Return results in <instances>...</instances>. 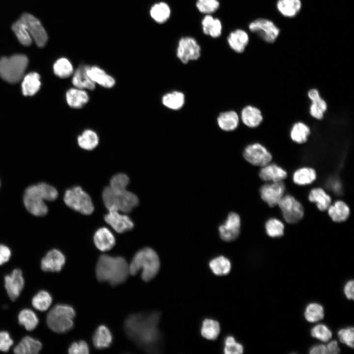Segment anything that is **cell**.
Wrapping results in <instances>:
<instances>
[{"label":"cell","instance_id":"cell-47","mask_svg":"<svg viewBox=\"0 0 354 354\" xmlns=\"http://www.w3.org/2000/svg\"><path fill=\"white\" fill-rule=\"evenodd\" d=\"M265 228L267 234L270 237H280L283 235L284 224L277 219L271 218L268 220L266 223Z\"/></svg>","mask_w":354,"mask_h":354},{"label":"cell","instance_id":"cell-50","mask_svg":"<svg viewBox=\"0 0 354 354\" xmlns=\"http://www.w3.org/2000/svg\"><path fill=\"white\" fill-rule=\"evenodd\" d=\"M224 352L226 354H240L243 352V348L233 337L228 336L225 340Z\"/></svg>","mask_w":354,"mask_h":354},{"label":"cell","instance_id":"cell-4","mask_svg":"<svg viewBox=\"0 0 354 354\" xmlns=\"http://www.w3.org/2000/svg\"><path fill=\"white\" fill-rule=\"evenodd\" d=\"M159 268V257L153 249L149 247L139 250L129 265L131 275H135L142 269L141 277L145 282H148L154 278Z\"/></svg>","mask_w":354,"mask_h":354},{"label":"cell","instance_id":"cell-53","mask_svg":"<svg viewBox=\"0 0 354 354\" xmlns=\"http://www.w3.org/2000/svg\"><path fill=\"white\" fill-rule=\"evenodd\" d=\"M70 354H88L89 353V347L87 342L83 340L75 342L68 348Z\"/></svg>","mask_w":354,"mask_h":354},{"label":"cell","instance_id":"cell-37","mask_svg":"<svg viewBox=\"0 0 354 354\" xmlns=\"http://www.w3.org/2000/svg\"><path fill=\"white\" fill-rule=\"evenodd\" d=\"M316 178L315 171L311 168L303 167L295 172L293 176V181L298 185H307L313 182Z\"/></svg>","mask_w":354,"mask_h":354},{"label":"cell","instance_id":"cell-39","mask_svg":"<svg viewBox=\"0 0 354 354\" xmlns=\"http://www.w3.org/2000/svg\"><path fill=\"white\" fill-rule=\"evenodd\" d=\"M310 134L309 127L301 122L295 123L292 128L290 136L292 140L297 143H305Z\"/></svg>","mask_w":354,"mask_h":354},{"label":"cell","instance_id":"cell-22","mask_svg":"<svg viewBox=\"0 0 354 354\" xmlns=\"http://www.w3.org/2000/svg\"><path fill=\"white\" fill-rule=\"evenodd\" d=\"M262 167L259 172V176L260 178L264 181H282L287 177V172L275 164L269 163Z\"/></svg>","mask_w":354,"mask_h":354},{"label":"cell","instance_id":"cell-36","mask_svg":"<svg viewBox=\"0 0 354 354\" xmlns=\"http://www.w3.org/2000/svg\"><path fill=\"white\" fill-rule=\"evenodd\" d=\"M78 145L82 148L90 150L99 143V138L95 132L90 129L85 130L77 138Z\"/></svg>","mask_w":354,"mask_h":354},{"label":"cell","instance_id":"cell-5","mask_svg":"<svg viewBox=\"0 0 354 354\" xmlns=\"http://www.w3.org/2000/svg\"><path fill=\"white\" fill-rule=\"evenodd\" d=\"M102 199L106 207L122 213L130 212L139 203L138 197L126 189H112L106 187L102 193Z\"/></svg>","mask_w":354,"mask_h":354},{"label":"cell","instance_id":"cell-31","mask_svg":"<svg viewBox=\"0 0 354 354\" xmlns=\"http://www.w3.org/2000/svg\"><path fill=\"white\" fill-rule=\"evenodd\" d=\"M328 213L335 222H341L347 219L350 215V208L342 201H337L327 208Z\"/></svg>","mask_w":354,"mask_h":354},{"label":"cell","instance_id":"cell-21","mask_svg":"<svg viewBox=\"0 0 354 354\" xmlns=\"http://www.w3.org/2000/svg\"><path fill=\"white\" fill-rule=\"evenodd\" d=\"M87 72L95 84H98L105 88H111L116 84L115 79L98 66H88Z\"/></svg>","mask_w":354,"mask_h":354},{"label":"cell","instance_id":"cell-27","mask_svg":"<svg viewBox=\"0 0 354 354\" xmlns=\"http://www.w3.org/2000/svg\"><path fill=\"white\" fill-rule=\"evenodd\" d=\"M112 340L113 336L110 330L104 325H99L92 336L94 346L99 350L108 348L111 345Z\"/></svg>","mask_w":354,"mask_h":354},{"label":"cell","instance_id":"cell-10","mask_svg":"<svg viewBox=\"0 0 354 354\" xmlns=\"http://www.w3.org/2000/svg\"><path fill=\"white\" fill-rule=\"evenodd\" d=\"M277 205L282 211L284 219L289 223H297L303 217V206L291 195H284Z\"/></svg>","mask_w":354,"mask_h":354},{"label":"cell","instance_id":"cell-7","mask_svg":"<svg viewBox=\"0 0 354 354\" xmlns=\"http://www.w3.org/2000/svg\"><path fill=\"white\" fill-rule=\"evenodd\" d=\"M28 62L27 57L22 54L1 58L0 77L9 83L15 84L19 82L23 78Z\"/></svg>","mask_w":354,"mask_h":354},{"label":"cell","instance_id":"cell-26","mask_svg":"<svg viewBox=\"0 0 354 354\" xmlns=\"http://www.w3.org/2000/svg\"><path fill=\"white\" fill-rule=\"evenodd\" d=\"M66 99L68 105L70 107L79 109L88 102L89 96L84 89L75 88L67 90L66 93Z\"/></svg>","mask_w":354,"mask_h":354},{"label":"cell","instance_id":"cell-14","mask_svg":"<svg viewBox=\"0 0 354 354\" xmlns=\"http://www.w3.org/2000/svg\"><path fill=\"white\" fill-rule=\"evenodd\" d=\"M285 190V185L282 181L272 182L261 187L260 194L263 201L270 207H273L278 205Z\"/></svg>","mask_w":354,"mask_h":354},{"label":"cell","instance_id":"cell-13","mask_svg":"<svg viewBox=\"0 0 354 354\" xmlns=\"http://www.w3.org/2000/svg\"><path fill=\"white\" fill-rule=\"evenodd\" d=\"M243 156L250 164L261 167L269 163L272 159L270 153L259 143L247 146L244 150Z\"/></svg>","mask_w":354,"mask_h":354},{"label":"cell","instance_id":"cell-17","mask_svg":"<svg viewBox=\"0 0 354 354\" xmlns=\"http://www.w3.org/2000/svg\"><path fill=\"white\" fill-rule=\"evenodd\" d=\"M4 286L10 299L15 301L24 286L22 270L19 268L14 269L10 274L5 276Z\"/></svg>","mask_w":354,"mask_h":354},{"label":"cell","instance_id":"cell-11","mask_svg":"<svg viewBox=\"0 0 354 354\" xmlns=\"http://www.w3.org/2000/svg\"><path fill=\"white\" fill-rule=\"evenodd\" d=\"M249 30L258 34L266 42L272 43L275 41L280 33L279 28L271 21L259 18L251 22Z\"/></svg>","mask_w":354,"mask_h":354},{"label":"cell","instance_id":"cell-52","mask_svg":"<svg viewBox=\"0 0 354 354\" xmlns=\"http://www.w3.org/2000/svg\"><path fill=\"white\" fill-rule=\"evenodd\" d=\"M338 336L341 343L345 344L349 347H354V329L353 327L339 330Z\"/></svg>","mask_w":354,"mask_h":354},{"label":"cell","instance_id":"cell-19","mask_svg":"<svg viewBox=\"0 0 354 354\" xmlns=\"http://www.w3.org/2000/svg\"><path fill=\"white\" fill-rule=\"evenodd\" d=\"M93 241L96 247L103 252L111 250L116 243L114 235L106 227L100 228L95 232Z\"/></svg>","mask_w":354,"mask_h":354},{"label":"cell","instance_id":"cell-46","mask_svg":"<svg viewBox=\"0 0 354 354\" xmlns=\"http://www.w3.org/2000/svg\"><path fill=\"white\" fill-rule=\"evenodd\" d=\"M324 310L323 307L317 303L309 304L304 312V317L309 322L315 323L323 319Z\"/></svg>","mask_w":354,"mask_h":354},{"label":"cell","instance_id":"cell-6","mask_svg":"<svg viewBox=\"0 0 354 354\" xmlns=\"http://www.w3.org/2000/svg\"><path fill=\"white\" fill-rule=\"evenodd\" d=\"M75 311L70 305L59 304L54 306L47 316V324L53 331L65 333L74 326Z\"/></svg>","mask_w":354,"mask_h":354},{"label":"cell","instance_id":"cell-35","mask_svg":"<svg viewBox=\"0 0 354 354\" xmlns=\"http://www.w3.org/2000/svg\"><path fill=\"white\" fill-rule=\"evenodd\" d=\"M238 122V116L234 111L223 112L217 118L218 126L221 129L226 131H232L236 129Z\"/></svg>","mask_w":354,"mask_h":354},{"label":"cell","instance_id":"cell-58","mask_svg":"<svg viewBox=\"0 0 354 354\" xmlns=\"http://www.w3.org/2000/svg\"><path fill=\"white\" fill-rule=\"evenodd\" d=\"M310 354H326V346L323 344H320L312 347L309 350Z\"/></svg>","mask_w":354,"mask_h":354},{"label":"cell","instance_id":"cell-51","mask_svg":"<svg viewBox=\"0 0 354 354\" xmlns=\"http://www.w3.org/2000/svg\"><path fill=\"white\" fill-rule=\"evenodd\" d=\"M129 182V179L127 175L119 173L111 178L109 187L114 189H126Z\"/></svg>","mask_w":354,"mask_h":354},{"label":"cell","instance_id":"cell-15","mask_svg":"<svg viewBox=\"0 0 354 354\" xmlns=\"http://www.w3.org/2000/svg\"><path fill=\"white\" fill-rule=\"evenodd\" d=\"M240 218L235 212L230 213L224 224L218 228L221 239L225 241L235 240L240 234Z\"/></svg>","mask_w":354,"mask_h":354},{"label":"cell","instance_id":"cell-44","mask_svg":"<svg viewBox=\"0 0 354 354\" xmlns=\"http://www.w3.org/2000/svg\"><path fill=\"white\" fill-rule=\"evenodd\" d=\"M12 30L22 45L25 46L30 45L32 39L25 24L20 18L12 25Z\"/></svg>","mask_w":354,"mask_h":354},{"label":"cell","instance_id":"cell-24","mask_svg":"<svg viewBox=\"0 0 354 354\" xmlns=\"http://www.w3.org/2000/svg\"><path fill=\"white\" fill-rule=\"evenodd\" d=\"M201 25L203 33L212 38H218L222 34V25L221 21L210 14L206 15L204 17Z\"/></svg>","mask_w":354,"mask_h":354},{"label":"cell","instance_id":"cell-55","mask_svg":"<svg viewBox=\"0 0 354 354\" xmlns=\"http://www.w3.org/2000/svg\"><path fill=\"white\" fill-rule=\"evenodd\" d=\"M11 254V251L7 246L0 244V265L7 262L9 260Z\"/></svg>","mask_w":354,"mask_h":354},{"label":"cell","instance_id":"cell-54","mask_svg":"<svg viewBox=\"0 0 354 354\" xmlns=\"http://www.w3.org/2000/svg\"><path fill=\"white\" fill-rule=\"evenodd\" d=\"M13 344V341L7 332L0 331V351H8Z\"/></svg>","mask_w":354,"mask_h":354},{"label":"cell","instance_id":"cell-38","mask_svg":"<svg viewBox=\"0 0 354 354\" xmlns=\"http://www.w3.org/2000/svg\"><path fill=\"white\" fill-rule=\"evenodd\" d=\"M163 104L169 109L177 110L184 105L185 97L183 93L174 91L165 94L162 99Z\"/></svg>","mask_w":354,"mask_h":354},{"label":"cell","instance_id":"cell-9","mask_svg":"<svg viewBox=\"0 0 354 354\" xmlns=\"http://www.w3.org/2000/svg\"><path fill=\"white\" fill-rule=\"evenodd\" d=\"M201 48L197 41L191 36L181 37L178 41L177 56L184 64L197 60L201 56Z\"/></svg>","mask_w":354,"mask_h":354},{"label":"cell","instance_id":"cell-57","mask_svg":"<svg viewBox=\"0 0 354 354\" xmlns=\"http://www.w3.org/2000/svg\"><path fill=\"white\" fill-rule=\"evenodd\" d=\"M326 354H337L340 351L338 343L336 340H333L329 342L326 346Z\"/></svg>","mask_w":354,"mask_h":354},{"label":"cell","instance_id":"cell-18","mask_svg":"<svg viewBox=\"0 0 354 354\" xmlns=\"http://www.w3.org/2000/svg\"><path fill=\"white\" fill-rule=\"evenodd\" d=\"M65 262L64 255L59 250L49 251L41 261V268L44 271L59 272Z\"/></svg>","mask_w":354,"mask_h":354},{"label":"cell","instance_id":"cell-3","mask_svg":"<svg viewBox=\"0 0 354 354\" xmlns=\"http://www.w3.org/2000/svg\"><path fill=\"white\" fill-rule=\"evenodd\" d=\"M58 196L57 189L53 186L41 182L28 187L24 195V204L26 209L32 215L42 216L48 212L44 200L53 201Z\"/></svg>","mask_w":354,"mask_h":354},{"label":"cell","instance_id":"cell-23","mask_svg":"<svg viewBox=\"0 0 354 354\" xmlns=\"http://www.w3.org/2000/svg\"><path fill=\"white\" fill-rule=\"evenodd\" d=\"M308 96L312 101L310 107V114L314 118L321 119L327 109L326 102L321 97L316 89H312L308 92Z\"/></svg>","mask_w":354,"mask_h":354},{"label":"cell","instance_id":"cell-1","mask_svg":"<svg viewBox=\"0 0 354 354\" xmlns=\"http://www.w3.org/2000/svg\"><path fill=\"white\" fill-rule=\"evenodd\" d=\"M160 317L157 312L130 315L124 322L125 331L142 349L148 353L157 352L161 339L158 329Z\"/></svg>","mask_w":354,"mask_h":354},{"label":"cell","instance_id":"cell-29","mask_svg":"<svg viewBox=\"0 0 354 354\" xmlns=\"http://www.w3.org/2000/svg\"><path fill=\"white\" fill-rule=\"evenodd\" d=\"M241 118L243 123L250 128L257 127L263 120V116L261 111L252 106H246L242 109Z\"/></svg>","mask_w":354,"mask_h":354},{"label":"cell","instance_id":"cell-56","mask_svg":"<svg viewBox=\"0 0 354 354\" xmlns=\"http://www.w3.org/2000/svg\"><path fill=\"white\" fill-rule=\"evenodd\" d=\"M354 281L350 280L346 283L344 288V294L349 299H354Z\"/></svg>","mask_w":354,"mask_h":354},{"label":"cell","instance_id":"cell-32","mask_svg":"<svg viewBox=\"0 0 354 354\" xmlns=\"http://www.w3.org/2000/svg\"><path fill=\"white\" fill-rule=\"evenodd\" d=\"M41 85L40 76L36 72H31L26 75L22 83L23 94L25 96L34 95L39 89Z\"/></svg>","mask_w":354,"mask_h":354},{"label":"cell","instance_id":"cell-48","mask_svg":"<svg viewBox=\"0 0 354 354\" xmlns=\"http://www.w3.org/2000/svg\"><path fill=\"white\" fill-rule=\"evenodd\" d=\"M196 6L200 12L211 15L219 9L220 2L218 0H197Z\"/></svg>","mask_w":354,"mask_h":354},{"label":"cell","instance_id":"cell-8","mask_svg":"<svg viewBox=\"0 0 354 354\" xmlns=\"http://www.w3.org/2000/svg\"><path fill=\"white\" fill-rule=\"evenodd\" d=\"M63 199L68 207L82 214L89 215L94 210L90 197L79 186L67 189Z\"/></svg>","mask_w":354,"mask_h":354},{"label":"cell","instance_id":"cell-34","mask_svg":"<svg viewBox=\"0 0 354 354\" xmlns=\"http://www.w3.org/2000/svg\"><path fill=\"white\" fill-rule=\"evenodd\" d=\"M276 7L284 16L292 18L296 16L301 7L300 0H278Z\"/></svg>","mask_w":354,"mask_h":354},{"label":"cell","instance_id":"cell-42","mask_svg":"<svg viewBox=\"0 0 354 354\" xmlns=\"http://www.w3.org/2000/svg\"><path fill=\"white\" fill-rule=\"evenodd\" d=\"M18 322L20 324L23 325L27 330L31 331L36 327L39 321L34 312L29 309H25L19 313Z\"/></svg>","mask_w":354,"mask_h":354},{"label":"cell","instance_id":"cell-20","mask_svg":"<svg viewBox=\"0 0 354 354\" xmlns=\"http://www.w3.org/2000/svg\"><path fill=\"white\" fill-rule=\"evenodd\" d=\"M229 47L235 52L241 53L247 47L249 40L248 33L241 29H236L231 31L227 37Z\"/></svg>","mask_w":354,"mask_h":354},{"label":"cell","instance_id":"cell-16","mask_svg":"<svg viewBox=\"0 0 354 354\" xmlns=\"http://www.w3.org/2000/svg\"><path fill=\"white\" fill-rule=\"evenodd\" d=\"M104 219L107 223L118 233L128 231L134 227V223L128 216L116 210H108V213L104 216Z\"/></svg>","mask_w":354,"mask_h":354},{"label":"cell","instance_id":"cell-43","mask_svg":"<svg viewBox=\"0 0 354 354\" xmlns=\"http://www.w3.org/2000/svg\"><path fill=\"white\" fill-rule=\"evenodd\" d=\"M53 70L55 74L60 78L70 77L73 72V67L67 59L62 58L58 59L54 63Z\"/></svg>","mask_w":354,"mask_h":354},{"label":"cell","instance_id":"cell-25","mask_svg":"<svg viewBox=\"0 0 354 354\" xmlns=\"http://www.w3.org/2000/svg\"><path fill=\"white\" fill-rule=\"evenodd\" d=\"M87 66L82 65L76 70L72 80L75 88L84 90H93L95 88V84L87 74Z\"/></svg>","mask_w":354,"mask_h":354},{"label":"cell","instance_id":"cell-49","mask_svg":"<svg viewBox=\"0 0 354 354\" xmlns=\"http://www.w3.org/2000/svg\"><path fill=\"white\" fill-rule=\"evenodd\" d=\"M311 334L312 337L323 342H327L332 337L331 330L324 324H319L312 328Z\"/></svg>","mask_w":354,"mask_h":354},{"label":"cell","instance_id":"cell-33","mask_svg":"<svg viewBox=\"0 0 354 354\" xmlns=\"http://www.w3.org/2000/svg\"><path fill=\"white\" fill-rule=\"evenodd\" d=\"M308 198L310 201L315 203L317 207L321 211L327 209L331 205V198L321 188H315L311 190Z\"/></svg>","mask_w":354,"mask_h":354},{"label":"cell","instance_id":"cell-30","mask_svg":"<svg viewBox=\"0 0 354 354\" xmlns=\"http://www.w3.org/2000/svg\"><path fill=\"white\" fill-rule=\"evenodd\" d=\"M151 18L157 23L163 24L171 16V10L170 6L165 2H159L154 4L149 11Z\"/></svg>","mask_w":354,"mask_h":354},{"label":"cell","instance_id":"cell-40","mask_svg":"<svg viewBox=\"0 0 354 354\" xmlns=\"http://www.w3.org/2000/svg\"><path fill=\"white\" fill-rule=\"evenodd\" d=\"M220 332L219 323L212 319H205L202 324L201 334L208 340L216 339Z\"/></svg>","mask_w":354,"mask_h":354},{"label":"cell","instance_id":"cell-59","mask_svg":"<svg viewBox=\"0 0 354 354\" xmlns=\"http://www.w3.org/2000/svg\"><path fill=\"white\" fill-rule=\"evenodd\" d=\"M329 184L331 185V189L335 193H339L341 192L342 186L339 181L337 179L331 180Z\"/></svg>","mask_w":354,"mask_h":354},{"label":"cell","instance_id":"cell-12","mask_svg":"<svg viewBox=\"0 0 354 354\" xmlns=\"http://www.w3.org/2000/svg\"><path fill=\"white\" fill-rule=\"evenodd\" d=\"M20 19L25 24L32 39L39 47H43L48 40L47 32L38 19L32 15L25 13Z\"/></svg>","mask_w":354,"mask_h":354},{"label":"cell","instance_id":"cell-41","mask_svg":"<svg viewBox=\"0 0 354 354\" xmlns=\"http://www.w3.org/2000/svg\"><path fill=\"white\" fill-rule=\"evenodd\" d=\"M209 266L212 271L217 275H227L231 268L230 261L224 256H219L212 259Z\"/></svg>","mask_w":354,"mask_h":354},{"label":"cell","instance_id":"cell-45","mask_svg":"<svg viewBox=\"0 0 354 354\" xmlns=\"http://www.w3.org/2000/svg\"><path fill=\"white\" fill-rule=\"evenodd\" d=\"M52 298L50 294L45 291H41L32 299L33 307L40 311L47 310L51 305Z\"/></svg>","mask_w":354,"mask_h":354},{"label":"cell","instance_id":"cell-28","mask_svg":"<svg viewBox=\"0 0 354 354\" xmlns=\"http://www.w3.org/2000/svg\"><path fill=\"white\" fill-rule=\"evenodd\" d=\"M41 343L33 338L26 336L14 348V352L18 354H36L42 349Z\"/></svg>","mask_w":354,"mask_h":354},{"label":"cell","instance_id":"cell-2","mask_svg":"<svg viewBox=\"0 0 354 354\" xmlns=\"http://www.w3.org/2000/svg\"><path fill=\"white\" fill-rule=\"evenodd\" d=\"M95 272L99 281L108 282L112 286L123 283L130 274L129 265L124 258L108 255L100 256Z\"/></svg>","mask_w":354,"mask_h":354}]
</instances>
